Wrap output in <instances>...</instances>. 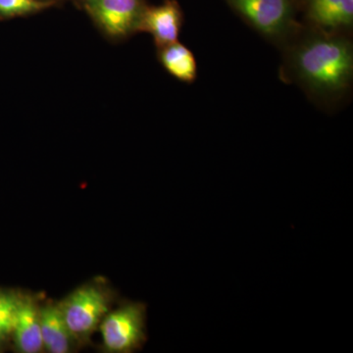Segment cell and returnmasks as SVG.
<instances>
[{
    "label": "cell",
    "mask_w": 353,
    "mask_h": 353,
    "mask_svg": "<svg viewBox=\"0 0 353 353\" xmlns=\"http://www.w3.org/2000/svg\"><path fill=\"white\" fill-rule=\"evenodd\" d=\"M294 66L299 78L316 92H343L352 80V46L343 39L316 37L297 48Z\"/></svg>",
    "instance_id": "obj_1"
},
{
    "label": "cell",
    "mask_w": 353,
    "mask_h": 353,
    "mask_svg": "<svg viewBox=\"0 0 353 353\" xmlns=\"http://www.w3.org/2000/svg\"><path fill=\"white\" fill-rule=\"evenodd\" d=\"M58 304L74 343H83L110 311L111 296L95 283L78 288Z\"/></svg>",
    "instance_id": "obj_2"
},
{
    "label": "cell",
    "mask_w": 353,
    "mask_h": 353,
    "mask_svg": "<svg viewBox=\"0 0 353 353\" xmlns=\"http://www.w3.org/2000/svg\"><path fill=\"white\" fill-rule=\"evenodd\" d=\"M102 350L108 353H131L146 341V305L127 303L109 311L99 325Z\"/></svg>",
    "instance_id": "obj_3"
},
{
    "label": "cell",
    "mask_w": 353,
    "mask_h": 353,
    "mask_svg": "<svg viewBox=\"0 0 353 353\" xmlns=\"http://www.w3.org/2000/svg\"><path fill=\"white\" fill-rule=\"evenodd\" d=\"M97 24L112 38H123L139 29L143 12L141 0H87Z\"/></svg>",
    "instance_id": "obj_4"
},
{
    "label": "cell",
    "mask_w": 353,
    "mask_h": 353,
    "mask_svg": "<svg viewBox=\"0 0 353 353\" xmlns=\"http://www.w3.org/2000/svg\"><path fill=\"white\" fill-rule=\"evenodd\" d=\"M241 15L262 34L279 37L292 21V0H229Z\"/></svg>",
    "instance_id": "obj_5"
},
{
    "label": "cell",
    "mask_w": 353,
    "mask_h": 353,
    "mask_svg": "<svg viewBox=\"0 0 353 353\" xmlns=\"http://www.w3.org/2000/svg\"><path fill=\"white\" fill-rule=\"evenodd\" d=\"M183 14L176 1L164 2L161 6L143 9L139 29L150 32L160 48L178 41Z\"/></svg>",
    "instance_id": "obj_6"
},
{
    "label": "cell",
    "mask_w": 353,
    "mask_h": 353,
    "mask_svg": "<svg viewBox=\"0 0 353 353\" xmlns=\"http://www.w3.org/2000/svg\"><path fill=\"white\" fill-rule=\"evenodd\" d=\"M39 306L32 297L21 296L12 334L15 350L20 353L43 352Z\"/></svg>",
    "instance_id": "obj_7"
},
{
    "label": "cell",
    "mask_w": 353,
    "mask_h": 353,
    "mask_svg": "<svg viewBox=\"0 0 353 353\" xmlns=\"http://www.w3.org/2000/svg\"><path fill=\"white\" fill-rule=\"evenodd\" d=\"M43 350L50 353L71 352L73 339L60 310L59 304L48 303L39 308Z\"/></svg>",
    "instance_id": "obj_8"
},
{
    "label": "cell",
    "mask_w": 353,
    "mask_h": 353,
    "mask_svg": "<svg viewBox=\"0 0 353 353\" xmlns=\"http://www.w3.org/2000/svg\"><path fill=\"white\" fill-rule=\"evenodd\" d=\"M309 19L327 30L350 27L353 22V0H307Z\"/></svg>",
    "instance_id": "obj_9"
},
{
    "label": "cell",
    "mask_w": 353,
    "mask_h": 353,
    "mask_svg": "<svg viewBox=\"0 0 353 353\" xmlns=\"http://www.w3.org/2000/svg\"><path fill=\"white\" fill-rule=\"evenodd\" d=\"M160 61L169 74L178 80L192 83L196 78V61L192 51L176 41L160 48Z\"/></svg>",
    "instance_id": "obj_10"
},
{
    "label": "cell",
    "mask_w": 353,
    "mask_h": 353,
    "mask_svg": "<svg viewBox=\"0 0 353 353\" xmlns=\"http://www.w3.org/2000/svg\"><path fill=\"white\" fill-rule=\"evenodd\" d=\"M21 296L17 292L0 289V345L12 336Z\"/></svg>",
    "instance_id": "obj_11"
},
{
    "label": "cell",
    "mask_w": 353,
    "mask_h": 353,
    "mask_svg": "<svg viewBox=\"0 0 353 353\" xmlns=\"http://www.w3.org/2000/svg\"><path fill=\"white\" fill-rule=\"evenodd\" d=\"M46 6L37 0H0V17L12 18L28 15Z\"/></svg>",
    "instance_id": "obj_12"
}]
</instances>
